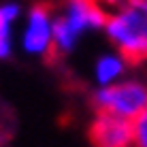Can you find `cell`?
<instances>
[{
    "instance_id": "cell-8",
    "label": "cell",
    "mask_w": 147,
    "mask_h": 147,
    "mask_svg": "<svg viewBox=\"0 0 147 147\" xmlns=\"http://www.w3.org/2000/svg\"><path fill=\"white\" fill-rule=\"evenodd\" d=\"M132 124V147H147V111L130 121Z\"/></svg>"
},
{
    "instance_id": "cell-7",
    "label": "cell",
    "mask_w": 147,
    "mask_h": 147,
    "mask_svg": "<svg viewBox=\"0 0 147 147\" xmlns=\"http://www.w3.org/2000/svg\"><path fill=\"white\" fill-rule=\"evenodd\" d=\"M22 17V7L17 2H2L0 4V60H7L13 55L15 38L13 28Z\"/></svg>"
},
{
    "instance_id": "cell-4",
    "label": "cell",
    "mask_w": 147,
    "mask_h": 147,
    "mask_svg": "<svg viewBox=\"0 0 147 147\" xmlns=\"http://www.w3.org/2000/svg\"><path fill=\"white\" fill-rule=\"evenodd\" d=\"M51 19L53 9L49 4H34L24 15V26H22V45L24 53L43 58L51 53Z\"/></svg>"
},
{
    "instance_id": "cell-3",
    "label": "cell",
    "mask_w": 147,
    "mask_h": 147,
    "mask_svg": "<svg viewBox=\"0 0 147 147\" xmlns=\"http://www.w3.org/2000/svg\"><path fill=\"white\" fill-rule=\"evenodd\" d=\"M94 105L98 111H107L124 119H134L147 111V88L139 79H119L107 88H96Z\"/></svg>"
},
{
    "instance_id": "cell-2",
    "label": "cell",
    "mask_w": 147,
    "mask_h": 147,
    "mask_svg": "<svg viewBox=\"0 0 147 147\" xmlns=\"http://www.w3.org/2000/svg\"><path fill=\"white\" fill-rule=\"evenodd\" d=\"M105 34L132 66L147 55V0H126L107 13Z\"/></svg>"
},
{
    "instance_id": "cell-5",
    "label": "cell",
    "mask_w": 147,
    "mask_h": 147,
    "mask_svg": "<svg viewBox=\"0 0 147 147\" xmlns=\"http://www.w3.org/2000/svg\"><path fill=\"white\" fill-rule=\"evenodd\" d=\"M132 119L117 117L107 111H98L92 121L90 136L96 147H132Z\"/></svg>"
},
{
    "instance_id": "cell-1",
    "label": "cell",
    "mask_w": 147,
    "mask_h": 147,
    "mask_svg": "<svg viewBox=\"0 0 147 147\" xmlns=\"http://www.w3.org/2000/svg\"><path fill=\"white\" fill-rule=\"evenodd\" d=\"M105 19L107 13L96 0H64L60 9H53L51 51L58 55L75 53L83 34L102 30Z\"/></svg>"
},
{
    "instance_id": "cell-6",
    "label": "cell",
    "mask_w": 147,
    "mask_h": 147,
    "mask_svg": "<svg viewBox=\"0 0 147 147\" xmlns=\"http://www.w3.org/2000/svg\"><path fill=\"white\" fill-rule=\"evenodd\" d=\"M132 64L124 58L119 51H105L96 58L94 62V81H96V88H107V85L117 83L119 79L126 77L128 68Z\"/></svg>"
}]
</instances>
